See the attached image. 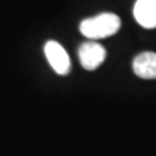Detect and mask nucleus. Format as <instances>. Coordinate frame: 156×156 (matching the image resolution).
Here are the masks:
<instances>
[{"instance_id": "obj_3", "label": "nucleus", "mask_w": 156, "mask_h": 156, "mask_svg": "<svg viewBox=\"0 0 156 156\" xmlns=\"http://www.w3.org/2000/svg\"><path fill=\"white\" fill-rule=\"evenodd\" d=\"M44 52L50 66L57 74L66 75L69 73L71 59L60 43L56 41H48L44 46Z\"/></svg>"}, {"instance_id": "obj_5", "label": "nucleus", "mask_w": 156, "mask_h": 156, "mask_svg": "<svg viewBox=\"0 0 156 156\" xmlns=\"http://www.w3.org/2000/svg\"><path fill=\"white\" fill-rule=\"evenodd\" d=\"M133 72L141 79L154 80L156 79V53L146 51L134 58Z\"/></svg>"}, {"instance_id": "obj_4", "label": "nucleus", "mask_w": 156, "mask_h": 156, "mask_svg": "<svg viewBox=\"0 0 156 156\" xmlns=\"http://www.w3.org/2000/svg\"><path fill=\"white\" fill-rule=\"evenodd\" d=\"M133 15L141 27L146 29L156 28V0H136Z\"/></svg>"}, {"instance_id": "obj_2", "label": "nucleus", "mask_w": 156, "mask_h": 156, "mask_svg": "<svg viewBox=\"0 0 156 156\" xmlns=\"http://www.w3.org/2000/svg\"><path fill=\"white\" fill-rule=\"evenodd\" d=\"M78 56L84 69L94 71L96 68H98L105 60L106 50L100 43L95 41H89L80 45Z\"/></svg>"}, {"instance_id": "obj_1", "label": "nucleus", "mask_w": 156, "mask_h": 156, "mask_svg": "<svg viewBox=\"0 0 156 156\" xmlns=\"http://www.w3.org/2000/svg\"><path fill=\"white\" fill-rule=\"evenodd\" d=\"M122 21L117 14L102 13L94 17L86 19L80 23V31L84 37L95 41L110 37L120 29Z\"/></svg>"}]
</instances>
